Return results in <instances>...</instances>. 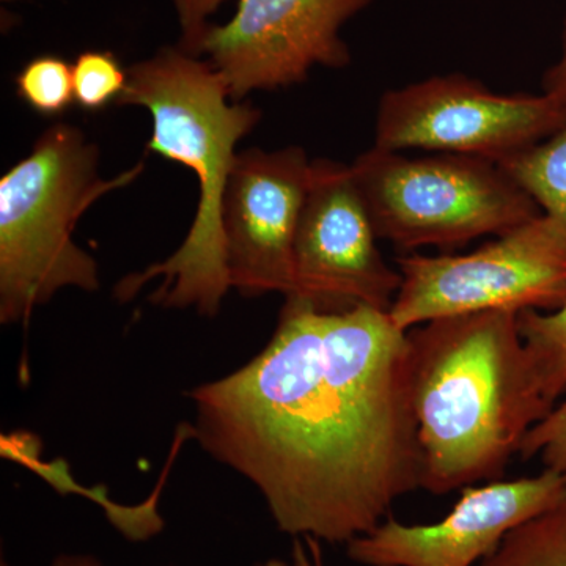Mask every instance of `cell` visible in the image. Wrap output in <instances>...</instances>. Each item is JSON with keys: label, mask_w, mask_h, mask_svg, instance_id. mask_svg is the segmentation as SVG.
<instances>
[{"label": "cell", "mask_w": 566, "mask_h": 566, "mask_svg": "<svg viewBox=\"0 0 566 566\" xmlns=\"http://www.w3.org/2000/svg\"><path fill=\"white\" fill-rule=\"evenodd\" d=\"M189 397L191 436L294 538L346 545L422 483L408 335L379 308L285 297L266 348Z\"/></svg>", "instance_id": "cell-1"}, {"label": "cell", "mask_w": 566, "mask_h": 566, "mask_svg": "<svg viewBox=\"0 0 566 566\" xmlns=\"http://www.w3.org/2000/svg\"><path fill=\"white\" fill-rule=\"evenodd\" d=\"M517 315L447 316L406 333L420 488L428 493L493 482L551 411L536 390Z\"/></svg>", "instance_id": "cell-2"}, {"label": "cell", "mask_w": 566, "mask_h": 566, "mask_svg": "<svg viewBox=\"0 0 566 566\" xmlns=\"http://www.w3.org/2000/svg\"><path fill=\"white\" fill-rule=\"evenodd\" d=\"M128 80L117 104L150 111L148 150L189 167L199 180L200 197L188 237L163 263L118 283V301L132 300L145 283L161 279L153 304L197 308L216 316L230 286L227 271L222 203L238 142L252 132L260 111L230 103L221 74L211 63L178 48H166L126 71Z\"/></svg>", "instance_id": "cell-3"}, {"label": "cell", "mask_w": 566, "mask_h": 566, "mask_svg": "<svg viewBox=\"0 0 566 566\" xmlns=\"http://www.w3.org/2000/svg\"><path fill=\"white\" fill-rule=\"evenodd\" d=\"M144 164L112 180L98 148L74 126L46 129L31 155L0 180V322L28 324L59 290L99 289L98 264L73 241L74 227L104 193L129 185Z\"/></svg>", "instance_id": "cell-4"}, {"label": "cell", "mask_w": 566, "mask_h": 566, "mask_svg": "<svg viewBox=\"0 0 566 566\" xmlns=\"http://www.w3.org/2000/svg\"><path fill=\"white\" fill-rule=\"evenodd\" d=\"M352 174L378 240L401 251L455 249L501 237L543 214L535 200L490 159L439 153L408 158L371 147Z\"/></svg>", "instance_id": "cell-5"}, {"label": "cell", "mask_w": 566, "mask_h": 566, "mask_svg": "<svg viewBox=\"0 0 566 566\" xmlns=\"http://www.w3.org/2000/svg\"><path fill=\"white\" fill-rule=\"evenodd\" d=\"M397 264L401 285L387 314L405 333L447 316L566 305V237L546 214L474 252L408 253Z\"/></svg>", "instance_id": "cell-6"}, {"label": "cell", "mask_w": 566, "mask_h": 566, "mask_svg": "<svg viewBox=\"0 0 566 566\" xmlns=\"http://www.w3.org/2000/svg\"><path fill=\"white\" fill-rule=\"evenodd\" d=\"M565 125V104L545 93L497 95L482 82L453 73L387 91L379 102L374 147L501 163Z\"/></svg>", "instance_id": "cell-7"}, {"label": "cell", "mask_w": 566, "mask_h": 566, "mask_svg": "<svg viewBox=\"0 0 566 566\" xmlns=\"http://www.w3.org/2000/svg\"><path fill=\"white\" fill-rule=\"evenodd\" d=\"M376 232L354 182L352 167L316 159L296 238L294 292L323 312L368 305L389 312L400 271L382 259Z\"/></svg>", "instance_id": "cell-8"}, {"label": "cell", "mask_w": 566, "mask_h": 566, "mask_svg": "<svg viewBox=\"0 0 566 566\" xmlns=\"http://www.w3.org/2000/svg\"><path fill=\"white\" fill-rule=\"evenodd\" d=\"M374 0H238L237 13L210 25L202 54L221 74L230 99L307 80L316 65L352 61L342 25Z\"/></svg>", "instance_id": "cell-9"}, {"label": "cell", "mask_w": 566, "mask_h": 566, "mask_svg": "<svg viewBox=\"0 0 566 566\" xmlns=\"http://www.w3.org/2000/svg\"><path fill=\"white\" fill-rule=\"evenodd\" d=\"M301 147L238 153L222 203L229 281L243 296L294 292L293 249L311 182Z\"/></svg>", "instance_id": "cell-10"}, {"label": "cell", "mask_w": 566, "mask_h": 566, "mask_svg": "<svg viewBox=\"0 0 566 566\" xmlns=\"http://www.w3.org/2000/svg\"><path fill=\"white\" fill-rule=\"evenodd\" d=\"M565 495V476L551 469L463 488L444 520L409 526L389 516L346 543V556L364 566H472L490 556L510 531Z\"/></svg>", "instance_id": "cell-11"}, {"label": "cell", "mask_w": 566, "mask_h": 566, "mask_svg": "<svg viewBox=\"0 0 566 566\" xmlns=\"http://www.w3.org/2000/svg\"><path fill=\"white\" fill-rule=\"evenodd\" d=\"M497 164L566 237V125L546 140Z\"/></svg>", "instance_id": "cell-12"}, {"label": "cell", "mask_w": 566, "mask_h": 566, "mask_svg": "<svg viewBox=\"0 0 566 566\" xmlns=\"http://www.w3.org/2000/svg\"><path fill=\"white\" fill-rule=\"evenodd\" d=\"M528 365L543 403L553 409L566 392V305L556 312L517 315Z\"/></svg>", "instance_id": "cell-13"}, {"label": "cell", "mask_w": 566, "mask_h": 566, "mask_svg": "<svg viewBox=\"0 0 566 566\" xmlns=\"http://www.w3.org/2000/svg\"><path fill=\"white\" fill-rule=\"evenodd\" d=\"M480 566H566V495L510 531Z\"/></svg>", "instance_id": "cell-14"}, {"label": "cell", "mask_w": 566, "mask_h": 566, "mask_svg": "<svg viewBox=\"0 0 566 566\" xmlns=\"http://www.w3.org/2000/svg\"><path fill=\"white\" fill-rule=\"evenodd\" d=\"M17 91L39 114H62L74 102L73 66L54 55L33 59L18 74Z\"/></svg>", "instance_id": "cell-15"}, {"label": "cell", "mask_w": 566, "mask_h": 566, "mask_svg": "<svg viewBox=\"0 0 566 566\" xmlns=\"http://www.w3.org/2000/svg\"><path fill=\"white\" fill-rule=\"evenodd\" d=\"M73 66L74 102L87 111L103 109L117 103L126 87L128 74L111 52H82Z\"/></svg>", "instance_id": "cell-16"}, {"label": "cell", "mask_w": 566, "mask_h": 566, "mask_svg": "<svg viewBox=\"0 0 566 566\" xmlns=\"http://www.w3.org/2000/svg\"><path fill=\"white\" fill-rule=\"evenodd\" d=\"M517 453L523 460L539 458L545 469L566 479V400L554 406L528 430Z\"/></svg>", "instance_id": "cell-17"}, {"label": "cell", "mask_w": 566, "mask_h": 566, "mask_svg": "<svg viewBox=\"0 0 566 566\" xmlns=\"http://www.w3.org/2000/svg\"><path fill=\"white\" fill-rule=\"evenodd\" d=\"M226 0H174L181 25L180 48L188 54L199 57L207 35L208 18L219 9Z\"/></svg>", "instance_id": "cell-18"}, {"label": "cell", "mask_w": 566, "mask_h": 566, "mask_svg": "<svg viewBox=\"0 0 566 566\" xmlns=\"http://www.w3.org/2000/svg\"><path fill=\"white\" fill-rule=\"evenodd\" d=\"M266 566H324L322 542L312 536L294 538L292 546V562L281 558H271Z\"/></svg>", "instance_id": "cell-19"}, {"label": "cell", "mask_w": 566, "mask_h": 566, "mask_svg": "<svg viewBox=\"0 0 566 566\" xmlns=\"http://www.w3.org/2000/svg\"><path fill=\"white\" fill-rule=\"evenodd\" d=\"M543 93L566 106V14L562 31V52L558 61L546 71L543 77Z\"/></svg>", "instance_id": "cell-20"}, {"label": "cell", "mask_w": 566, "mask_h": 566, "mask_svg": "<svg viewBox=\"0 0 566 566\" xmlns=\"http://www.w3.org/2000/svg\"><path fill=\"white\" fill-rule=\"evenodd\" d=\"M51 566H103L98 558L92 556H76V554H62L55 557Z\"/></svg>", "instance_id": "cell-21"}, {"label": "cell", "mask_w": 566, "mask_h": 566, "mask_svg": "<svg viewBox=\"0 0 566 566\" xmlns=\"http://www.w3.org/2000/svg\"><path fill=\"white\" fill-rule=\"evenodd\" d=\"M255 566H266V564H259V565H255Z\"/></svg>", "instance_id": "cell-22"}]
</instances>
